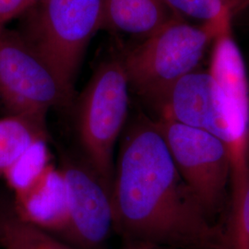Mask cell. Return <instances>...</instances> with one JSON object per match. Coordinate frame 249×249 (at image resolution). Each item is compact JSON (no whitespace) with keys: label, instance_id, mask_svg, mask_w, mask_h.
Returning a JSON list of instances; mask_svg holds the SVG:
<instances>
[{"label":"cell","instance_id":"obj_5","mask_svg":"<svg viewBox=\"0 0 249 249\" xmlns=\"http://www.w3.org/2000/svg\"><path fill=\"white\" fill-rule=\"evenodd\" d=\"M74 92L18 30L0 33V105L9 116L46 123L49 110L70 106Z\"/></svg>","mask_w":249,"mask_h":249},{"label":"cell","instance_id":"obj_10","mask_svg":"<svg viewBox=\"0 0 249 249\" xmlns=\"http://www.w3.org/2000/svg\"><path fill=\"white\" fill-rule=\"evenodd\" d=\"M177 15L165 0H104L101 30L133 36L140 41Z\"/></svg>","mask_w":249,"mask_h":249},{"label":"cell","instance_id":"obj_7","mask_svg":"<svg viewBox=\"0 0 249 249\" xmlns=\"http://www.w3.org/2000/svg\"><path fill=\"white\" fill-rule=\"evenodd\" d=\"M68 215L60 237L78 249H100L114 230L111 190L83 160H66L60 167Z\"/></svg>","mask_w":249,"mask_h":249},{"label":"cell","instance_id":"obj_15","mask_svg":"<svg viewBox=\"0 0 249 249\" xmlns=\"http://www.w3.org/2000/svg\"><path fill=\"white\" fill-rule=\"evenodd\" d=\"M231 249H249V182L239 215L231 224Z\"/></svg>","mask_w":249,"mask_h":249},{"label":"cell","instance_id":"obj_3","mask_svg":"<svg viewBox=\"0 0 249 249\" xmlns=\"http://www.w3.org/2000/svg\"><path fill=\"white\" fill-rule=\"evenodd\" d=\"M129 90L118 43L99 63L77 103V132L85 161L111 193L115 149L126 122Z\"/></svg>","mask_w":249,"mask_h":249},{"label":"cell","instance_id":"obj_8","mask_svg":"<svg viewBox=\"0 0 249 249\" xmlns=\"http://www.w3.org/2000/svg\"><path fill=\"white\" fill-rule=\"evenodd\" d=\"M158 118L175 121L218 137L223 142V95L209 71H196L178 80L156 110Z\"/></svg>","mask_w":249,"mask_h":249},{"label":"cell","instance_id":"obj_17","mask_svg":"<svg viewBox=\"0 0 249 249\" xmlns=\"http://www.w3.org/2000/svg\"><path fill=\"white\" fill-rule=\"evenodd\" d=\"M122 249H166L159 246L147 244V243H140V242H124V247Z\"/></svg>","mask_w":249,"mask_h":249},{"label":"cell","instance_id":"obj_6","mask_svg":"<svg viewBox=\"0 0 249 249\" xmlns=\"http://www.w3.org/2000/svg\"><path fill=\"white\" fill-rule=\"evenodd\" d=\"M155 122L179 174L212 218L231 187V165L224 143L210 132L175 121L157 118Z\"/></svg>","mask_w":249,"mask_h":249},{"label":"cell","instance_id":"obj_12","mask_svg":"<svg viewBox=\"0 0 249 249\" xmlns=\"http://www.w3.org/2000/svg\"><path fill=\"white\" fill-rule=\"evenodd\" d=\"M41 140H47L46 123L19 116L1 118L0 178L33 144Z\"/></svg>","mask_w":249,"mask_h":249},{"label":"cell","instance_id":"obj_11","mask_svg":"<svg viewBox=\"0 0 249 249\" xmlns=\"http://www.w3.org/2000/svg\"><path fill=\"white\" fill-rule=\"evenodd\" d=\"M0 248L2 249H78L22 221L10 205L0 203Z\"/></svg>","mask_w":249,"mask_h":249},{"label":"cell","instance_id":"obj_1","mask_svg":"<svg viewBox=\"0 0 249 249\" xmlns=\"http://www.w3.org/2000/svg\"><path fill=\"white\" fill-rule=\"evenodd\" d=\"M114 231L124 242L165 249H215L218 231L178 172L155 120L126 128L112 186Z\"/></svg>","mask_w":249,"mask_h":249},{"label":"cell","instance_id":"obj_13","mask_svg":"<svg viewBox=\"0 0 249 249\" xmlns=\"http://www.w3.org/2000/svg\"><path fill=\"white\" fill-rule=\"evenodd\" d=\"M51 163L47 140H41L33 144L3 178L13 193L17 194L29 187Z\"/></svg>","mask_w":249,"mask_h":249},{"label":"cell","instance_id":"obj_9","mask_svg":"<svg viewBox=\"0 0 249 249\" xmlns=\"http://www.w3.org/2000/svg\"><path fill=\"white\" fill-rule=\"evenodd\" d=\"M12 205L22 221L60 236L68 215L67 190L60 168L52 162L29 187L14 194Z\"/></svg>","mask_w":249,"mask_h":249},{"label":"cell","instance_id":"obj_2","mask_svg":"<svg viewBox=\"0 0 249 249\" xmlns=\"http://www.w3.org/2000/svg\"><path fill=\"white\" fill-rule=\"evenodd\" d=\"M226 15L211 23L177 15L135 45L119 43L130 89L156 111L172 86L198 69Z\"/></svg>","mask_w":249,"mask_h":249},{"label":"cell","instance_id":"obj_16","mask_svg":"<svg viewBox=\"0 0 249 249\" xmlns=\"http://www.w3.org/2000/svg\"><path fill=\"white\" fill-rule=\"evenodd\" d=\"M29 7V0H0V33L11 20L18 18Z\"/></svg>","mask_w":249,"mask_h":249},{"label":"cell","instance_id":"obj_4","mask_svg":"<svg viewBox=\"0 0 249 249\" xmlns=\"http://www.w3.org/2000/svg\"><path fill=\"white\" fill-rule=\"evenodd\" d=\"M103 10L104 0H41L18 18V33L72 92Z\"/></svg>","mask_w":249,"mask_h":249},{"label":"cell","instance_id":"obj_14","mask_svg":"<svg viewBox=\"0 0 249 249\" xmlns=\"http://www.w3.org/2000/svg\"><path fill=\"white\" fill-rule=\"evenodd\" d=\"M170 8L186 19L211 23L229 13L234 18L249 8V0H165Z\"/></svg>","mask_w":249,"mask_h":249},{"label":"cell","instance_id":"obj_18","mask_svg":"<svg viewBox=\"0 0 249 249\" xmlns=\"http://www.w3.org/2000/svg\"><path fill=\"white\" fill-rule=\"evenodd\" d=\"M39 1H41V0H29V7H28V9H30L32 6H34L35 4L38 3Z\"/></svg>","mask_w":249,"mask_h":249}]
</instances>
